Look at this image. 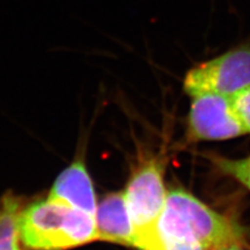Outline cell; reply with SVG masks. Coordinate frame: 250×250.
<instances>
[{"instance_id":"2","label":"cell","mask_w":250,"mask_h":250,"mask_svg":"<svg viewBox=\"0 0 250 250\" xmlns=\"http://www.w3.org/2000/svg\"><path fill=\"white\" fill-rule=\"evenodd\" d=\"M159 229L163 237L191 242L205 250L245 242L239 224L183 190L168 192Z\"/></svg>"},{"instance_id":"1","label":"cell","mask_w":250,"mask_h":250,"mask_svg":"<svg viewBox=\"0 0 250 250\" xmlns=\"http://www.w3.org/2000/svg\"><path fill=\"white\" fill-rule=\"evenodd\" d=\"M19 231L29 250H68L98 240L94 216L50 197L22 209Z\"/></svg>"},{"instance_id":"4","label":"cell","mask_w":250,"mask_h":250,"mask_svg":"<svg viewBox=\"0 0 250 250\" xmlns=\"http://www.w3.org/2000/svg\"><path fill=\"white\" fill-rule=\"evenodd\" d=\"M247 87H250V40L191 68L184 81V89L190 96L215 93L230 97Z\"/></svg>"},{"instance_id":"9","label":"cell","mask_w":250,"mask_h":250,"mask_svg":"<svg viewBox=\"0 0 250 250\" xmlns=\"http://www.w3.org/2000/svg\"><path fill=\"white\" fill-rule=\"evenodd\" d=\"M209 159L222 173L234 178L250 191V156L245 159L231 160L214 155Z\"/></svg>"},{"instance_id":"5","label":"cell","mask_w":250,"mask_h":250,"mask_svg":"<svg viewBox=\"0 0 250 250\" xmlns=\"http://www.w3.org/2000/svg\"><path fill=\"white\" fill-rule=\"evenodd\" d=\"M191 97L188 118V137L191 141H223L246 135L229 97L215 93H201Z\"/></svg>"},{"instance_id":"7","label":"cell","mask_w":250,"mask_h":250,"mask_svg":"<svg viewBox=\"0 0 250 250\" xmlns=\"http://www.w3.org/2000/svg\"><path fill=\"white\" fill-rule=\"evenodd\" d=\"M49 197L95 216L98 203L83 159L74 161L57 177Z\"/></svg>"},{"instance_id":"11","label":"cell","mask_w":250,"mask_h":250,"mask_svg":"<svg viewBox=\"0 0 250 250\" xmlns=\"http://www.w3.org/2000/svg\"><path fill=\"white\" fill-rule=\"evenodd\" d=\"M147 250H205L201 246L191 243V242L170 239L163 237L161 234L160 240Z\"/></svg>"},{"instance_id":"3","label":"cell","mask_w":250,"mask_h":250,"mask_svg":"<svg viewBox=\"0 0 250 250\" xmlns=\"http://www.w3.org/2000/svg\"><path fill=\"white\" fill-rule=\"evenodd\" d=\"M124 194L136 233L135 248L147 250L161 238L159 225L167 202L162 163L144 162L130 176Z\"/></svg>"},{"instance_id":"6","label":"cell","mask_w":250,"mask_h":250,"mask_svg":"<svg viewBox=\"0 0 250 250\" xmlns=\"http://www.w3.org/2000/svg\"><path fill=\"white\" fill-rule=\"evenodd\" d=\"M97 239L136 247V233L124 192L109 193L98 205L95 216Z\"/></svg>"},{"instance_id":"8","label":"cell","mask_w":250,"mask_h":250,"mask_svg":"<svg viewBox=\"0 0 250 250\" xmlns=\"http://www.w3.org/2000/svg\"><path fill=\"white\" fill-rule=\"evenodd\" d=\"M21 200L7 194L0 200V250H21L19 218Z\"/></svg>"},{"instance_id":"12","label":"cell","mask_w":250,"mask_h":250,"mask_svg":"<svg viewBox=\"0 0 250 250\" xmlns=\"http://www.w3.org/2000/svg\"><path fill=\"white\" fill-rule=\"evenodd\" d=\"M214 250H243V249H242L241 245H229V246L220 247V248H217Z\"/></svg>"},{"instance_id":"10","label":"cell","mask_w":250,"mask_h":250,"mask_svg":"<svg viewBox=\"0 0 250 250\" xmlns=\"http://www.w3.org/2000/svg\"><path fill=\"white\" fill-rule=\"evenodd\" d=\"M229 98L241 126L245 134H250V87L241 90Z\"/></svg>"}]
</instances>
